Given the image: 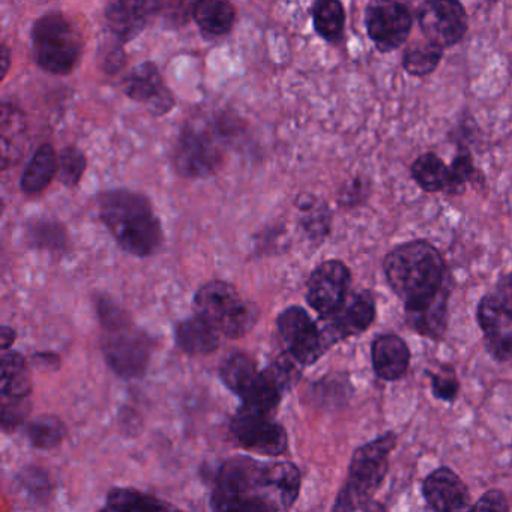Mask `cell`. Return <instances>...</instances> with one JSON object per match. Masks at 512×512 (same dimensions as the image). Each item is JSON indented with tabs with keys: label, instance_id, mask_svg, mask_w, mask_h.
I'll list each match as a JSON object with an SVG mask.
<instances>
[{
	"label": "cell",
	"instance_id": "obj_3",
	"mask_svg": "<svg viewBox=\"0 0 512 512\" xmlns=\"http://www.w3.org/2000/svg\"><path fill=\"white\" fill-rule=\"evenodd\" d=\"M98 314L104 328V358L109 367L124 379L145 376L152 352L148 335L137 329L112 301L98 302Z\"/></svg>",
	"mask_w": 512,
	"mask_h": 512
},
{
	"label": "cell",
	"instance_id": "obj_15",
	"mask_svg": "<svg viewBox=\"0 0 512 512\" xmlns=\"http://www.w3.org/2000/svg\"><path fill=\"white\" fill-rule=\"evenodd\" d=\"M422 491L434 512H470L473 509L466 484L448 467H440L428 475Z\"/></svg>",
	"mask_w": 512,
	"mask_h": 512
},
{
	"label": "cell",
	"instance_id": "obj_33",
	"mask_svg": "<svg viewBox=\"0 0 512 512\" xmlns=\"http://www.w3.org/2000/svg\"><path fill=\"white\" fill-rule=\"evenodd\" d=\"M29 413H31L29 398H13L2 395L0 418H2L4 431L11 433V431H16L17 428L22 427Z\"/></svg>",
	"mask_w": 512,
	"mask_h": 512
},
{
	"label": "cell",
	"instance_id": "obj_28",
	"mask_svg": "<svg viewBox=\"0 0 512 512\" xmlns=\"http://www.w3.org/2000/svg\"><path fill=\"white\" fill-rule=\"evenodd\" d=\"M443 47L433 41H418L407 47L403 55V68L410 76L424 77L439 67Z\"/></svg>",
	"mask_w": 512,
	"mask_h": 512
},
{
	"label": "cell",
	"instance_id": "obj_11",
	"mask_svg": "<svg viewBox=\"0 0 512 512\" xmlns=\"http://www.w3.org/2000/svg\"><path fill=\"white\" fill-rule=\"evenodd\" d=\"M352 283L349 268L340 260H326L314 269L307 283V301L314 311L325 317L337 313Z\"/></svg>",
	"mask_w": 512,
	"mask_h": 512
},
{
	"label": "cell",
	"instance_id": "obj_31",
	"mask_svg": "<svg viewBox=\"0 0 512 512\" xmlns=\"http://www.w3.org/2000/svg\"><path fill=\"white\" fill-rule=\"evenodd\" d=\"M86 170V157L80 149L67 146L58 155V176L62 184L76 187Z\"/></svg>",
	"mask_w": 512,
	"mask_h": 512
},
{
	"label": "cell",
	"instance_id": "obj_9",
	"mask_svg": "<svg viewBox=\"0 0 512 512\" xmlns=\"http://www.w3.org/2000/svg\"><path fill=\"white\" fill-rule=\"evenodd\" d=\"M232 433L242 448L266 457H278L286 452L289 437L274 416L263 415L239 407L232 421Z\"/></svg>",
	"mask_w": 512,
	"mask_h": 512
},
{
	"label": "cell",
	"instance_id": "obj_17",
	"mask_svg": "<svg viewBox=\"0 0 512 512\" xmlns=\"http://www.w3.org/2000/svg\"><path fill=\"white\" fill-rule=\"evenodd\" d=\"M125 94L131 100L151 104L155 115L169 112L173 106V97L163 85L160 71L152 62L137 65L122 82Z\"/></svg>",
	"mask_w": 512,
	"mask_h": 512
},
{
	"label": "cell",
	"instance_id": "obj_12",
	"mask_svg": "<svg viewBox=\"0 0 512 512\" xmlns=\"http://www.w3.org/2000/svg\"><path fill=\"white\" fill-rule=\"evenodd\" d=\"M418 22L425 40L440 47L455 46L467 32V14L455 0H431L418 10Z\"/></svg>",
	"mask_w": 512,
	"mask_h": 512
},
{
	"label": "cell",
	"instance_id": "obj_1",
	"mask_svg": "<svg viewBox=\"0 0 512 512\" xmlns=\"http://www.w3.org/2000/svg\"><path fill=\"white\" fill-rule=\"evenodd\" d=\"M100 217L113 238L127 253L146 257L163 241L160 220L151 202L133 191H106L98 199Z\"/></svg>",
	"mask_w": 512,
	"mask_h": 512
},
{
	"label": "cell",
	"instance_id": "obj_6",
	"mask_svg": "<svg viewBox=\"0 0 512 512\" xmlns=\"http://www.w3.org/2000/svg\"><path fill=\"white\" fill-rule=\"evenodd\" d=\"M32 41L38 65L49 73H71L82 56L79 32L61 13L41 17L32 29Z\"/></svg>",
	"mask_w": 512,
	"mask_h": 512
},
{
	"label": "cell",
	"instance_id": "obj_22",
	"mask_svg": "<svg viewBox=\"0 0 512 512\" xmlns=\"http://www.w3.org/2000/svg\"><path fill=\"white\" fill-rule=\"evenodd\" d=\"M193 17L205 37L218 38L229 34L233 28L236 10L229 2L203 0L194 5Z\"/></svg>",
	"mask_w": 512,
	"mask_h": 512
},
{
	"label": "cell",
	"instance_id": "obj_39",
	"mask_svg": "<svg viewBox=\"0 0 512 512\" xmlns=\"http://www.w3.org/2000/svg\"><path fill=\"white\" fill-rule=\"evenodd\" d=\"M365 191H367V184L356 179L341 193V203L355 205V203L362 202L365 199Z\"/></svg>",
	"mask_w": 512,
	"mask_h": 512
},
{
	"label": "cell",
	"instance_id": "obj_21",
	"mask_svg": "<svg viewBox=\"0 0 512 512\" xmlns=\"http://www.w3.org/2000/svg\"><path fill=\"white\" fill-rule=\"evenodd\" d=\"M175 338L176 344L190 355H209L220 346V332L199 316L178 323Z\"/></svg>",
	"mask_w": 512,
	"mask_h": 512
},
{
	"label": "cell",
	"instance_id": "obj_13",
	"mask_svg": "<svg viewBox=\"0 0 512 512\" xmlns=\"http://www.w3.org/2000/svg\"><path fill=\"white\" fill-rule=\"evenodd\" d=\"M376 319V299L370 292L349 293L343 307L325 317L322 334L329 347L344 338L367 331Z\"/></svg>",
	"mask_w": 512,
	"mask_h": 512
},
{
	"label": "cell",
	"instance_id": "obj_10",
	"mask_svg": "<svg viewBox=\"0 0 512 512\" xmlns=\"http://www.w3.org/2000/svg\"><path fill=\"white\" fill-rule=\"evenodd\" d=\"M365 25L368 37L380 52H394L406 43L412 31L413 16L400 2L377 0L367 7Z\"/></svg>",
	"mask_w": 512,
	"mask_h": 512
},
{
	"label": "cell",
	"instance_id": "obj_27",
	"mask_svg": "<svg viewBox=\"0 0 512 512\" xmlns=\"http://www.w3.org/2000/svg\"><path fill=\"white\" fill-rule=\"evenodd\" d=\"M412 176L422 190L437 193L448 190L451 170L443 163L442 158L433 152H427L416 158L412 164Z\"/></svg>",
	"mask_w": 512,
	"mask_h": 512
},
{
	"label": "cell",
	"instance_id": "obj_4",
	"mask_svg": "<svg viewBox=\"0 0 512 512\" xmlns=\"http://www.w3.org/2000/svg\"><path fill=\"white\" fill-rule=\"evenodd\" d=\"M397 436L386 433L356 449L350 461L349 476L337 494L332 512H355L374 496L389 469V454Z\"/></svg>",
	"mask_w": 512,
	"mask_h": 512
},
{
	"label": "cell",
	"instance_id": "obj_18",
	"mask_svg": "<svg viewBox=\"0 0 512 512\" xmlns=\"http://www.w3.org/2000/svg\"><path fill=\"white\" fill-rule=\"evenodd\" d=\"M301 470L287 461H269L263 469V485L266 497L280 511H289L301 491Z\"/></svg>",
	"mask_w": 512,
	"mask_h": 512
},
{
	"label": "cell",
	"instance_id": "obj_25",
	"mask_svg": "<svg viewBox=\"0 0 512 512\" xmlns=\"http://www.w3.org/2000/svg\"><path fill=\"white\" fill-rule=\"evenodd\" d=\"M107 506L121 512H185L134 488H113L107 494Z\"/></svg>",
	"mask_w": 512,
	"mask_h": 512
},
{
	"label": "cell",
	"instance_id": "obj_19",
	"mask_svg": "<svg viewBox=\"0 0 512 512\" xmlns=\"http://www.w3.org/2000/svg\"><path fill=\"white\" fill-rule=\"evenodd\" d=\"M374 371L386 382L400 380L409 370L410 350L395 334L379 335L371 346Z\"/></svg>",
	"mask_w": 512,
	"mask_h": 512
},
{
	"label": "cell",
	"instance_id": "obj_30",
	"mask_svg": "<svg viewBox=\"0 0 512 512\" xmlns=\"http://www.w3.org/2000/svg\"><path fill=\"white\" fill-rule=\"evenodd\" d=\"M314 28L323 40L338 41L344 32L346 13L343 5L337 0L319 2L313 11Z\"/></svg>",
	"mask_w": 512,
	"mask_h": 512
},
{
	"label": "cell",
	"instance_id": "obj_35",
	"mask_svg": "<svg viewBox=\"0 0 512 512\" xmlns=\"http://www.w3.org/2000/svg\"><path fill=\"white\" fill-rule=\"evenodd\" d=\"M19 481L20 485L37 499H46V497H49V491L52 490L49 475L38 467L23 470L20 473Z\"/></svg>",
	"mask_w": 512,
	"mask_h": 512
},
{
	"label": "cell",
	"instance_id": "obj_16",
	"mask_svg": "<svg viewBox=\"0 0 512 512\" xmlns=\"http://www.w3.org/2000/svg\"><path fill=\"white\" fill-rule=\"evenodd\" d=\"M448 283L427 298L404 304L410 328L431 340H440L448 325Z\"/></svg>",
	"mask_w": 512,
	"mask_h": 512
},
{
	"label": "cell",
	"instance_id": "obj_14",
	"mask_svg": "<svg viewBox=\"0 0 512 512\" xmlns=\"http://www.w3.org/2000/svg\"><path fill=\"white\" fill-rule=\"evenodd\" d=\"M478 323L485 335V347L496 361H512V313L496 295L482 298Z\"/></svg>",
	"mask_w": 512,
	"mask_h": 512
},
{
	"label": "cell",
	"instance_id": "obj_8",
	"mask_svg": "<svg viewBox=\"0 0 512 512\" xmlns=\"http://www.w3.org/2000/svg\"><path fill=\"white\" fill-rule=\"evenodd\" d=\"M278 334L293 359L302 367L319 361L329 349L322 329L313 322L310 314L301 307L284 310L277 319Z\"/></svg>",
	"mask_w": 512,
	"mask_h": 512
},
{
	"label": "cell",
	"instance_id": "obj_2",
	"mask_svg": "<svg viewBox=\"0 0 512 512\" xmlns=\"http://www.w3.org/2000/svg\"><path fill=\"white\" fill-rule=\"evenodd\" d=\"M383 271L404 304L434 295L448 283L445 260L427 241H410L392 248L383 260Z\"/></svg>",
	"mask_w": 512,
	"mask_h": 512
},
{
	"label": "cell",
	"instance_id": "obj_26",
	"mask_svg": "<svg viewBox=\"0 0 512 512\" xmlns=\"http://www.w3.org/2000/svg\"><path fill=\"white\" fill-rule=\"evenodd\" d=\"M259 374L260 371L257 370L256 361L247 353H230L220 365L221 380L238 397L245 389L253 385Z\"/></svg>",
	"mask_w": 512,
	"mask_h": 512
},
{
	"label": "cell",
	"instance_id": "obj_32",
	"mask_svg": "<svg viewBox=\"0 0 512 512\" xmlns=\"http://www.w3.org/2000/svg\"><path fill=\"white\" fill-rule=\"evenodd\" d=\"M302 365L296 359H293L289 353H284L283 356L272 362L265 373L280 386L281 391H289L290 388L296 385L299 377H301Z\"/></svg>",
	"mask_w": 512,
	"mask_h": 512
},
{
	"label": "cell",
	"instance_id": "obj_40",
	"mask_svg": "<svg viewBox=\"0 0 512 512\" xmlns=\"http://www.w3.org/2000/svg\"><path fill=\"white\" fill-rule=\"evenodd\" d=\"M0 341H2V350L7 352L13 347L14 341H16V331L10 326H4L2 332H0Z\"/></svg>",
	"mask_w": 512,
	"mask_h": 512
},
{
	"label": "cell",
	"instance_id": "obj_29",
	"mask_svg": "<svg viewBox=\"0 0 512 512\" xmlns=\"http://www.w3.org/2000/svg\"><path fill=\"white\" fill-rule=\"evenodd\" d=\"M68 430L64 421L53 415H43L29 422L26 436L32 446L38 449H55L64 442Z\"/></svg>",
	"mask_w": 512,
	"mask_h": 512
},
{
	"label": "cell",
	"instance_id": "obj_36",
	"mask_svg": "<svg viewBox=\"0 0 512 512\" xmlns=\"http://www.w3.org/2000/svg\"><path fill=\"white\" fill-rule=\"evenodd\" d=\"M431 377V388H433V394L437 398L443 401H454L458 395V389H460V383H458L457 377H455L454 371L446 370L442 373H428Z\"/></svg>",
	"mask_w": 512,
	"mask_h": 512
},
{
	"label": "cell",
	"instance_id": "obj_5",
	"mask_svg": "<svg viewBox=\"0 0 512 512\" xmlns=\"http://www.w3.org/2000/svg\"><path fill=\"white\" fill-rule=\"evenodd\" d=\"M196 316L211 323L220 334L241 338L256 325L259 311L239 295L238 290L226 281L205 284L194 298Z\"/></svg>",
	"mask_w": 512,
	"mask_h": 512
},
{
	"label": "cell",
	"instance_id": "obj_38",
	"mask_svg": "<svg viewBox=\"0 0 512 512\" xmlns=\"http://www.w3.org/2000/svg\"><path fill=\"white\" fill-rule=\"evenodd\" d=\"M475 512H509L508 499L502 491L491 490L482 494L481 499L473 505Z\"/></svg>",
	"mask_w": 512,
	"mask_h": 512
},
{
	"label": "cell",
	"instance_id": "obj_37",
	"mask_svg": "<svg viewBox=\"0 0 512 512\" xmlns=\"http://www.w3.org/2000/svg\"><path fill=\"white\" fill-rule=\"evenodd\" d=\"M32 239H34L35 245L38 247L50 248H62V244L65 242L64 230L62 227L53 226V224L46 223L41 226L34 227L32 230Z\"/></svg>",
	"mask_w": 512,
	"mask_h": 512
},
{
	"label": "cell",
	"instance_id": "obj_7",
	"mask_svg": "<svg viewBox=\"0 0 512 512\" xmlns=\"http://www.w3.org/2000/svg\"><path fill=\"white\" fill-rule=\"evenodd\" d=\"M229 130L223 124H190L179 137L175 163L187 178L211 175L223 160Z\"/></svg>",
	"mask_w": 512,
	"mask_h": 512
},
{
	"label": "cell",
	"instance_id": "obj_41",
	"mask_svg": "<svg viewBox=\"0 0 512 512\" xmlns=\"http://www.w3.org/2000/svg\"><path fill=\"white\" fill-rule=\"evenodd\" d=\"M0 58H2V62H0V64H2V79H5L8 73V67H10V50H8L5 44L2 46V56H0Z\"/></svg>",
	"mask_w": 512,
	"mask_h": 512
},
{
	"label": "cell",
	"instance_id": "obj_23",
	"mask_svg": "<svg viewBox=\"0 0 512 512\" xmlns=\"http://www.w3.org/2000/svg\"><path fill=\"white\" fill-rule=\"evenodd\" d=\"M56 175H58V155L52 145H43L37 149L23 173L22 182H20L23 193L29 196L40 194L52 184Z\"/></svg>",
	"mask_w": 512,
	"mask_h": 512
},
{
	"label": "cell",
	"instance_id": "obj_42",
	"mask_svg": "<svg viewBox=\"0 0 512 512\" xmlns=\"http://www.w3.org/2000/svg\"><path fill=\"white\" fill-rule=\"evenodd\" d=\"M101 512H121V511H116V509L110 508V506H106V508H104L103 511H101Z\"/></svg>",
	"mask_w": 512,
	"mask_h": 512
},
{
	"label": "cell",
	"instance_id": "obj_34",
	"mask_svg": "<svg viewBox=\"0 0 512 512\" xmlns=\"http://www.w3.org/2000/svg\"><path fill=\"white\" fill-rule=\"evenodd\" d=\"M449 170H451V181H449V187L446 190V193L449 194L463 193L467 182L476 181V175H478V170L475 169L472 157L467 151L460 152L454 158Z\"/></svg>",
	"mask_w": 512,
	"mask_h": 512
},
{
	"label": "cell",
	"instance_id": "obj_24",
	"mask_svg": "<svg viewBox=\"0 0 512 512\" xmlns=\"http://www.w3.org/2000/svg\"><path fill=\"white\" fill-rule=\"evenodd\" d=\"M0 391L5 397L29 398L32 392V377L25 358L19 352L7 350L2 353V379Z\"/></svg>",
	"mask_w": 512,
	"mask_h": 512
},
{
	"label": "cell",
	"instance_id": "obj_20",
	"mask_svg": "<svg viewBox=\"0 0 512 512\" xmlns=\"http://www.w3.org/2000/svg\"><path fill=\"white\" fill-rule=\"evenodd\" d=\"M160 7L157 2H112L106 8L107 23L116 37L130 41L145 29L149 17L157 14Z\"/></svg>",
	"mask_w": 512,
	"mask_h": 512
}]
</instances>
